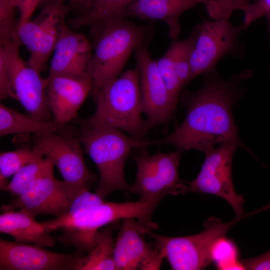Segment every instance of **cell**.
Returning <instances> with one entry per match:
<instances>
[{
    "instance_id": "obj_1",
    "label": "cell",
    "mask_w": 270,
    "mask_h": 270,
    "mask_svg": "<svg viewBox=\"0 0 270 270\" xmlns=\"http://www.w3.org/2000/svg\"><path fill=\"white\" fill-rule=\"evenodd\" d=\"M248 72L236 74L230 80L220 78L216 70L205 74L200 89L182 94V102L187 110L183 122L162 138L138 140L136 148L170 144L181 152L194 149L204 152L215 144L234 142L250 152L238 137L232 112L242 91L238 84L248 76Z\"/></svg>"
},
{
    "instance_id": "obj_2",
    "label": "cell",
    "mask_w": 270,
    "mask_h": 270,
    "mask_svg": "<svg viewBox=\"0 0 270 270\" xmlns=\"http://www.w3.org/2000/svg\"><path fill=\"white\" fill-rule=\"evenodd\" d=\"M95 112L78 122L80 128L109 127L142 140L148 130L143 113L140 72L136 67L124 72L92 96Z\"/></svg>"
},
{
    "instance_id": "obj_3",
    "label": "cell",
    "mask_w": 270,
    "mask_h": 270,
    "mask_svg": "<svg viewBox=\"0 0 270 270\" xmlns=\"http://www.w3.org/2000/svg\"><path fill=\"white\" fill-rule=\"evenodd\" d=\"M159 202L138 200L122 203L106 202L78 216L56 218L40 222L48 232L60 230L57 240L65 246L88 253L94 248L99 228L120 220L134 218L150 230L158 228L152 216Z\"/></svg>"
},
{
    "instance_id": "obj_4",
    "label": "cell",
    "mask_w": 270,
    "mask_h": 270,
    "mask_svg": "<svg viewBox=\"0 0 270 270\" xmlns=\"http://www.w3.org/2000/svg\"><path fill=\"white\" fill-rule=\"evenodd\" d=\"M150 26L122 18L91 28L94 38L90 69L92 96L118 77L133 51L148 42Z\"/></svg>"
},
{
    "instance_id": "obj_5",
    "label": "cell",
    "mask_w": 270,
    "mask_h": 270,
    "mask_svg": "<svg viewBox=\"0 0 270 270\" xmlns=\"http://www.w3.org/2000/svg\"><path fill=\"white\" fill-rule=\"evenodd\" d=\"M78 136L86 152L96 164L100 181L96 192L104 198L118 190H130L124 174L134 138L109 127L80 128Z\"/></svg>"
},
{
    "instance_id": "obj_6",
    "label": "cell",
    "mask_w": 270,
    "mask_h": 270,
    "mask_svg": "<svg viewBox=\"0 0 270 270\" xmlns=\"http://www.w3.org/2000/svg\"><path fill=\"white\" fill-rule=\"evenodd\" d=\"M246 216H236L234 219L227 222L211 218L207 221L202 232L191 236H168L153 233L152 231L148 234L156 241V245L172 270H202L212 262L210 250L215 242L224 236L234 224Z\"/></svg>"
},
{
    "instance_id": "obj_7",
    "label": "cell",
    "mask_w": 270,
    "mask_h": 270,
    "mask_svg": "<svg viewBox=\"0 0 270 270\" xmlns=\"http://www.w3.org/2000/svg\"><path fill=\"white\" fill-rule=\"evenodd\" d=\"M133 156L137 168L136 180L130 191L140 196V200L160 202L168 194L188 192L186 182L178 174L181 151L158 152L150 154L146 148Z\"/></svg>"
},
{
    "instance_id": "obj_8",
    "label": "cell",
    "mask_w": 270,
    "mask_h": 270,
    "mask_svg": "<svg viewBox=\"0 0 270 270\" xmlns=\"http://www.w3.org/2000/svg\"><path fill=\"white\" fill-rule=\"evenodd\" d=\"M18 37L0 40V58L7 69L12 89L30 116L54 122L46 98V78L30 66L20 56Z\"/></svg>"
},
{
    "instance_id": "obj_9",
    "label": "cell",
    "mask_w": 270,
    "mask_h": 270,
    "mask_svg": "<svg viewBox=\"0 0 270 270\" xmlns=\"http://www.w3.org/2000/svg\"><path fill=\"white\" fill-rule=\"evenodd\" d=\"M66 0H46L38 15L18 28L20 44L28 50V65L40 74L53 53L70 7Z\"/></svg>"
},
{
    "instance_id": "obj_10",
    "label": "cell",
    "mask_w": 270,
    "mask_h": 270,
    "mask_svg": "<svg viewBox=\"0 0 270 270\" xmlns=\"http://www.w3.org/2000/svg\"><path fill=\"white\" fill-rule=\"evenodd\" d=\"M84 188L82 184L60 180L54 175L39 178L20 195L1 206L3 212L18 208L34 216L48 214L64 216L74 198Z\"/></svg>"
},
{
    "instance_id": "obj_11",
    "label": "cell",
    "mask_w": 270,
    "mask_h": 270,
    "mask_svg": "<svg viewBox=\"0 0 270 270\" xmlns=\"http://www.w3.org/2000/svg\"><path fill=\"white\" fill-rule=\"evenodd\" d=\"M242 24H232L228 19L209 21L202 18L200 29L190 56L191 80L216 70L218 60L226 54L237 56Z\"/></svg>"
},
{
    "instance_id": "obj_12",
    "label": "cell",
    "mask_w": 270,
    "mask_h": 270,
    "mask_svg": "<svg viewBox=\"0 0 270 270\" xmlns=\"http://www.w3.org/2000/svg\"><path fill=\"white\" fill-rule=\"evenodd\" d=\"M236 146L234 142H228L207 150L199 174L186 184L188 192L221 197L231 206L236 216H240L244 215V199L235 192L232 178V156Z\"/></svg>"
},
{
    "instance_id": "obj_13",
    "label": "cell",
    "mask_w": 270,
    "mask_h": 270,
    "mask_svg": "<svg viewBox=\"0 0 270 270\" xmlns=\"http://www.w3.org/2000/svg\"><path fill=\"white\" fill-rule=\"evenodd\" d=\"M58 131L34 134L32 148L58 168L64 180L89 188L97 177L84 162L79 136Z\"/></svg>"
},
{
    "instance_id": "obj_14",
    "label": "cell",
    "mask_w": 270,
    "mask_h": 270,
    "mask_svg": "<svg viewBox=\"0 0 270 270\" xmlns=\"http://www.w3.org/2000/svg\"><path fill=\"white\" fill-rule=\"evenodd\" d=\"M148 42L138 46L135 55L140 72L143 113L148 129L166 124L176 106L157 67L148 50Z\"/></svg>"
},
{
    "instance_id": "obj_15",
    "label": "cell",
    "mask_w": 270,
    "mask_h": 270,
    "mask_svg": "<svg viewBox=\"0 0 270 270\" xmlns=\"http://www.w3.org/2000/svg\"><path fill=\"white\" fill-rule=\"evenodd\" d=\"M35 244L0 239V270H75L84 256L76 249L72 253L48 250Z\"/></svg>"
},
{
    "instance_id": "obj_16",
    "label": "cell",
    "mask_w": 270,
    "mask_h": 270,
    "mask_svg": "<svg viewBox=\"0 0 270 270\" xmlns=\"http://www.w3.org/2000/svg\"><path fill=\"white\" fill-rule=\"evenodd\" d=\"M152 230L137 220H122L114 242V259L118 270H159L164 258L160 249L148 243L144 236Z\"/></svg>"
},
{
    "instance_id": "obj_17",
    "label": "cell",
    "mask_w": 270,
    "mask_h": 270,
    "mask_svg": "<svg viewBox=\"0 0 270 270\" xmlns=\"http://www.w3.org/2000/svg\"><path fill=\"white\" fill-rule=\"evenodd\" d=\"M48 104L54 120L61 129L78 114L92 88L90 77L48 75L46 78Z\"/></svg>"
},
{
    "instance_id": "obj_18",
    "label": "cell",
    "mask_w": 270,
    "mask_h": 270,
    "mask_svg": "<svg viewBox=\"0 0 270 270\" xmlns=\"http://www.w3.org/2000/svg\"><path fill=\"white\" fill-rule=\"evenodd\" d=\"M48 75L91 77L92 46L82 33L63 25L56 44Z\"/></svg>"
},
{
    "instance_id": "obj_19",
    "label": "cell",
    "mask_w": 270,
    "mask_h": 270,
    "mask_svg": "<svg viewBox=\"0 0 270 270\" xmlns=\"http://www.w3.org/2000/svg\"><path fill=\"white\" fill-rule=\"evenodd\" d=\"M209 0H134L124 10V18L164 21L168 28V36L176 39L179 34L180 16L186 10Z\"/></svg>"
},
{
    "instance_id": "obj_20",
    "label": "cell",
    "mask_w": 270,
    "mask_h": 270,
    "mask_svg": "<svg viewBox=\"0 0 270 270\" xmlns=\"http://www.w3.org/2000/svg\"><path fill=\"white\" fill-rule=\"evenodd\" d=\"M0 232L12 236L16 242L44 248L52 246L56 242V238L36 220L34 216L20 210L0 214Z\"/></svg>"
},
{
    "instance_id": "obj_21",
    "label": "cell",
    "mask_w": 270,
    "mask_h": 270,
    "mask_svg": "<svg viewBox=\"0 0 270 270\" xmlns=\"http://www.w3.org/2000/svg\"><path fill=\"white\" fill-rule=\"evenodd\" d=\"M134 0H84L77 14L66 20L72 29L94 28L110 21L125 18V8Z\"/></svg>"
},
{
    "instance_id": "obj_22",
    "label": "cell",
    "mask_w": 270,
    "mask_h": 270,
    "mask_svg": "<svg viewBox=\"0 0 270 270\" xmlns=\"http://www.w3.org/2000/svg\"><path fill=\"white\" fill-rule=\"evenodd\" d=\"M113 228L109 226L98 230L94 248L84 256L75 270H116Z\"/></svg>"
},
{
    "instance_id": "obj_23",
    "label": "cell",
    "mask_w": 270,
    "mask_h": 270,
    "mask_svg": "<svg viewBox=\"0 0 270 270\" xmlns=\"http://www.w3.org/2000/svg\"><path fill=\"white\" fill-rule=\"evenodd\" d=\"M60 130L54 122H46L26 116L2 104H0V136L30 134Z\"/></svg>"
},
{
    "instance_id": "obj_24",
    "label": "cell",
    "mask_w": 270,
    "mask_h": 270,
    "mask_svg": "<svg viewBox=\"0 0 270 270\" xmlns=\"http://www.w3.org/2000/svg\"><path fill=\"white\" fill-rule=\"evenodd\" d=\"M200 29V24L194 27L186 39H173L168 48L171 52L174 66L182 87L191 81L190 56Z\"/></svg>"
},
{
    "instance_id": "obj_25",
    "label": "cell",
    "mask_w": 270,
    "mask_h": 270,
    "mask_svg": "<svg viewBox=\"0 0 270 270\" xmlns=\"http://www.w3.org/2000/svg\"><path fill=\"white\" fill-rule=\"evenodd\" d=\"M54 165L47 158L27 164L20 169L9 182L6 192L18 196L37 179L54 174Z\"/></svg>"
},
{
    "instance_id": "obj_26",
    "label": "cell",
    "mask_w": 270,
    "mask_h": 270,
    "mask_svg": "<svg viewBox=\"0 0 270 270\" xmlns=\"http://www.w3.org/2000/svg\"><path fill=\"white\" fill-rule=\"evenodd\" d=\"M44 156L32 148H23L2 152L0 154V188L6 191L9 183L7 178L14 176L22 167L39 161Z\"/></svg>"
},
{
    "instance_id": "obj_27",
    "label": "cell",
    "mask_w": 270,
    "mask_h": 270,
    "mask_svg": "<svg viewBox=\"0 0 270 270\" xmlns=\"http://www.w3.org/2000/svg\"><path fill=\"white\" fill-rule=\"evenodd\" d=\"M238 256V250L235 244L224 236L217 240L212 246V261L220 270H244Z\"/></svg>"
},
{
    "instance_id": "obj_28",
    "label": "cell",
    "mask_w": 270,
    "mask_h": 270,
    "mask_svg": "<svg viewBox=\"0 0 270 270\" xmlns=\"http://www.w3.org/2000/svg\"><path fill=\"white\" fill-rule=\"evenodd\" d=\"M156 61L170 96L176 104L183 87L174 68L171 52L168 49L166 53Z\"/></svg>"
},
{
    "instance_id": "obj_29",
    "label": "cell",
    "mask_w": 270,
    "mask_h": 270,
    "mask_svg": "<svg viewBox=\"0 0 270 270\" xmlns=\"http://www.w3.org/2000/svg\"><path fill=\"white\" fill-rule=\"evenodd\" d=\"M106 202L97 193L90 192L88 188H84L74 198L67 212L62 217L76 216Z\"/></svg>"
},
{
    "instance_id": "obj_30",
    "label": "cell",
    "mask_w": 270,
    "mask_h": 270,
    "mask_svg": "<svg viewBox=\"0 0 270 270\" xmlns=\"http://www.w3.org/2000/svg\"><path fill=\"white\" fill-rule=\"evenodd\" d=\"M253 0H209L206 8L209 16L214 20L229 19L234 10L250 2Z\"/></svg>"
},
{
    "instance_id": "obj_31",
    "label": "cell",
    "mask_w": 270,
    "mask_h": 270,
    "mask_svg": "<svg viewBox=\"0 0 270 270\" xmlns=\"http://www.w3.org/2000/svg\"><path fill=\"white\" fill-rule=\"evenodd\" d=\"M244 13L243 30L264 16L270 14V0H256L240 8Z\"/></svg>"
},
{
    "instance_id": "obj_32",
    "label": "cell",
    "mask_w": 270,
    "mask_h": 270,
    "mask_svg": "<svg viewBox=\"0 0 270 270\" xmlns=\"http://www.w3.org/2000/svg\"><path fill=\"white\" fill-rule=\"evenodd\" d=\"M46 0H10L12 4L20 12L18 26L30 20L38 6L44 4Z\"/></svg>"
},
{
    "instance_id": "obj_33",
    "label": "cell",
    "mask_w": 270,
    "mask_h": 270,
    "mask_svg": "<svg viewBox=\"0 0 270 270\" xmlns=\"http://www.w3.org/2000/svg\"><path fill=\"white\" fill-rule=\"evenodd\" d=\"M8 98L16 100V96L13 91L4 63L0 58V98L1 100Z\"/></svg>"
},
{
    "instance_id": "obj_34",
    "label": "cell",
    "mask_w": 270,
    "mask_h": 270,
    "mask_svg": "<svg viewBox=\"0 0 270 270\" xmlns=\"http://www.w3.org/2000/svg\"><path fill=\"white\" fill-rule=\"evenodd\" d=\"M241 262L244 270H270V250L262 255Z\"/></svg>"
},
{
    "instance_id": "obj_35",
    "label": "cell",
    "mask_w": 270,
    "mask_h": 270,
    "mask_svg": "<svg viewBox=\"0 0 270 270\" xmlns=\"http://www.w3.org/2000/svg\"><path fill=\"white\" fill-rule=\"evenodd\" d=\"M84 0H66L67 4L70 7L78 11L82 7Z\"/></svg>"
},
{
    "instance_id": "obj_36",
    "label": "cell",
    "mask_w": 270,
    "mask_h": 270,
    "mask_svg": "<svg viewBox=\"0 0 270 270\" xmlns=\"http://www.w3.org/2000/svg\"><path fill=\"white\" fill-rule=\"evenodd\" d=\"M12 8L15 7L12 4L10 0H0V9L5 10Z\"/></svg>"
},
{
    "instance_id": "obj_37",
    "label": "cell",
    "mask_w": 270,
    "mask_h": 270,
    "mask_svg": "<svg viewBox=\"0 0 270 270\" xmlns=\"http://www.w3.org/2000/svg\"><path fill=\"white\" fill-rule=\"evenodd\" d=\"M266 18L268 31L270 34V14H266Z\"/></svg>"
}]
</instances>
